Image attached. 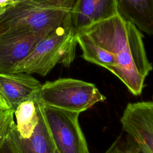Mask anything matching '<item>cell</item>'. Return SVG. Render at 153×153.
<instances>
[{
	"instance_id": "obj_15",
	"label": "cell",
	"mask_w": 153,
	"mask_h": 153,
	"mask_svg": "<svg viewBox=\"0 0 153 153\" xmlns=\"http://www.w3.org/2000/svg\"><path fill=\"white\" fill-rule=\"evenodd\" d=\"M0 153H17L10 137H8L6 143L0 148Z\"/></svg>"
},
{
	"instance_id": "obj_2",
	"label": "cell",
	"mask_w": 153,
	"mask_h": 153,
	"mask_svg": "<svg viewBox=\"0 0 153 153\" xmlns=\"http://www.w3.org/2000/svg\"><path fill=\"white\" fill-rule=\"evenodd\" d=\"M75 0H17L0 16V34L47 35L71 20Z\"/></svg>"
},
{
	"instance_id": "obj_19",
	"label": "cell",
	"mask_w": 153,
	"mask_h": 153,
	"mask_svg": "<svg viewBox=\"0 0 153 153\" xmlns=\"http://www.w3.org/2000/svg\"><path fill=\"white\" fill-rule=\"evenodd\" d=\"M5 7H1V6H0V16L4 13V11H5Z\"/></svg>"
},
{
	"instance_id": "obj_6",
	"label": "cell",
	"mask_w": 153,
	"mask_h": 153,
	"mask_svg": "<svg viewBox=\"0 0 153 153\" xmlns=\"http://www.w3.org/2000/svg\"><path fill=\"white\" fill-rule=\"evenodd\" d=\"M120 123L142 153H153V101L128 103Z\"/></svg>"
},
{
	"instance_id": "obj_8",
	"label": "cell",
	"mask_w": 153,
	"mask_h": 153,
	"mask_svg": "<svg viewBox=\"0 0 153 153\" xmlns=\"http://www.w3.org/2000/svg\"><path fill=\"white\" fill-rule=\"evenodd\" d=\"M41 82L25 73H0V96L10 108L35 98L41 87Z\"/></svg>"
},
{
	"instance_id": "obj_20",
	"label": "cell",
	"mask_w": 153,
	"mask_h": 153,
	"mask_svg": "<svg viewBox=\"0 0 153 153\" xmlns=\"http://www.w3.org/2000/svg\"><path fill=\"white\" fill-rule=\"evenodd\" d=\"M17 153H18V152H17Z\"/></svg>"
},
{
	"instance_id": "obj_4",
	"label": "cell",
	"mask_w": 153,
	"mask_h": 153,
	"mask_svg": "<svg viewBox=\"0 0 153 153\" xmlns=\"http://www.w3.org/2000/svg\"><path fill=\"white\" fill-rule=\"evenodd\" d=\"M36 99L45 108L80 114L106 98L93 83L63 78L42 84Z\"/></svg>"
},
{
	"instance_id": "obj_13",
	"label": "cell",
	"mask_w": 153,
	"mask_h": 153,
	"mask_svg": "<svg viewBox=\"0 0 153 153\" xmlns=\"http://www.w3.org/2000/svg\"><path fill=\"white\" fill-rule=\"evenodd\" d=\"M103 153H142L136 142L127 134H121Z\"/></svg>"
},
{
	"instance_id": "obj_1",
	"label": "cell",
	"mask_w": 153,
	"mask_h": 153,
	"mask_svg": "<svg viewBox=\"0 0 153 153\" xmlns=\"http://www.w3.org/2000/svg\"><path fill=\"white\" fill-rule=\"evenodd\" d=\"M81 33L91 42L92 63L109 71L134 96L141 94L145 80L152 69L141 32L118 14Z\"/></svg>"
},
{
	"instance_id": "obj_17",
	"label": "cell",
	"mask_w": 153,
	"mask_h": 153,
	"mask_svg": "<svg viewBox=\"0 0 153 153\" xmlns=\"http://www.w3.org/2000/svg\"><path fill=\"white\" fill-rule=\"evenodd\" d=\"M10 107L6 103V102L4 100L2 97L0 96V109H8Z\"/></svg>"
},
{
	"instance_id": "obj_16",
	"label": "cell",
	"mask_w": 153,
	"mask_h": 153,
	"mask_svg": "<svg viewBox=\"0 0 153 153\" xmlns=\"http://www.w3.org/2000/svg\"><path fill=\"white\" fill-rule=\"evenodd\" d=\"M17 0H0V6L3 7H7L13 4Z\"/></svg>"
},
{
	"instance_id": "obj_11",
	"label": "cell",
	"mask_w": 153,
	"mask_h": 153,
	"mask_svg": "<svg viewBox=\"0 0 153 153\" xmlns=\"http://www.w3.org/2000/svg\"><path fill=\"white\" fill-rule=\"evenodd\" d=\"M118 14L140 31L153 35V0H117Z\"/></svg>"
},
{
	"instance_id": "obj_5",
	"label": "cell",
	"mask_w": 153,
	"mask_h": 153,
	"mask_svg": "<svg viewBox=\"0 0 153 153\" xmlns=\"http://www.w3.org/2000/svg\"><path fill=\"white\" fill-rule=\"evenodd\" d=\"M44 111L53 141L60 153H90L79 124V113L45 108Z\"/></svg>"
},
{
	"instance_id": "obj_12",
	"label": "cell",
	"mask_w": 153,
	"mask_h": 153,
	"mask_svg": "<svg viewBox=\"0 0 153 153\" xmlns=\"http://www.w3.org/2000/svg\"><path fill=\"white\" fill-rule=\"evenodd\" d=\"M14 117L19 137L22 139L30 138L39 120L36 97L19 104L14 109Z\"/></svg>"
},
{
	"instance_id": "obj_10",
	"label": "cell",
	"mask_w": 153,
	"mask_h": 153,
	"mask_svg": "<svg viewBox=\"0 0 153 153\" xmlns=\"http://www.w3.org/2000/svg\"><path fill=\"white\" fill-rule=\"evenodd\" d=\"M36 103L39 120L32 136L27 139H20L17 133L16 126L11 133L19 153H53L52 136L47 125L44 108L37 99Z\"/></svg>"
},
{
	"instance_id": "obj_3",
	"label": "cell",
	"mask_w": 153,
	"mask_h": 153,
	"mask_svg": "<svg viewBox=\"0 0 153 153\" xmlns=\"http://www.w3.org/2000/svg\"><path fill=\"white\" fill-rule=\"evenodd\" d=\"M77 44L76 35L70 20L42 38L9 73L37 74L45 76L57 64L69 66L74 60Z\"/></svg>"
},
{
	"instance_id": "obj_14",
	"label": "cell",
	"mask_w": 153,
	"mask_h": 153,
	"mask_svg": "<svg viewBox=\"0 0 153 153\" xmlns=\"http://www.w3.org/2000/svg\"><path fill=\"white\" fill-rule=\"evenodd\" d=\"M15 126L14 110L0 109V148L6 143Z\"/></svg>"
},
{
	"instance_id": "obj_7",
	"label": "cell",
	"mask_w": 153,
	"mask_h": 153,
	"mask_svg": "<svg viewBox=\"0 0 153 153\" xmlns=\"http://www.w3.org/2000/svg\"><path fill=\"white\" fill-rule=\"evenodd\" d=\"M118 14L117 0H75L71 20L76 34Z\"/></svg>"
},
{
	"instance_id": "obj_18",
	"label": "cell",
	"mask_w": 153,
	"mask_h": 153,
	"mask_svg": "<svg viewBox=\"0 0 153 153\" xmlns=\"http://www.w3.org/2000/svg\"><path fill=\"white\" fill-rule=\"evenodd\" d=\"M51 133V132H50ZM52 139H53V137H52ZM53 153H60V152L59 151V150L57 149V148H56V145H55V143L53 141Z\"/></svg>"
},
{
	"instance_id": "obj_9",
	"label": "cell",
	"mask_w": 153,
	"mask_h": 153,
	"mask_svg": "<svg viewBox=\"0 0 153 153\" xmlns=\"http://www.w3.org/2000/svg\"><path fill=\"white\" fill-rule=\"evenodd\" d=\"M45 36L34 33L0 34V73H9Z\"/></svg>"
}]
</instances>
